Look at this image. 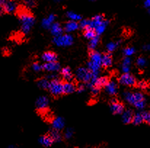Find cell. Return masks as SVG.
Masks as SVG:
<instances>
[{
	"mask_svg": "<svg viewBox=\"0 0 150 148\" xmlns=\"http://www.w3.org/2000/svg\"><path fill=\"white\" fill-rule=\"evenodd\" d=\"M90 61L88 62V70L92 73H99V69L101 66V57L99 52L94 50H91L89 53Z\"/></svg>",
	"mask_w": 150,
	"mask_h": 148,
	"instance_id": "3",
	"label": "cell"
},
{
	"mask_svg": "<svg viewBox=\"0 0 150 148\" xmlns=\"http://www.w3.org/2000/svg\"><path fill=\"white\" fill-rule=\"evenodd\" d=\"M54 1H55V2H60V1H61L62 0H54Z\"/></svg>",
	"mask_w": 150,
	"mask_h": 148,
	"instance_id": "45",
	"label": "cell"
},
{
	"mask_svg": "<svg viewBox=\"0 0 150 148\" xmlns=\"http://www.w3.org/2000/svg\"><path fill=\"white\" fill-rule=\"evenodd\" d=\"M119 82L120 84L127 86H134L136 85V79L134 76L129 73L123 74L120 77Z\"/></svg>",
	"mask_w": 150,
	"mask_h": 148,
	"instance_id": "7",
	"label": "cell"
},
{
	"mask_svg": "<svg viewBox=\"0 0 150 148\" xmlns=\"http://www.w3.org/2000/svg\"><path fill=\"white\" fill-rule=\"evenodd\" d=\"M16 11L18 12V16L21 23V31L23 34H28L35 21L34 15L24 7H20L19 8L18 7Z\"/></svg>",
	"mask_w": 150,
	"mask_h": 148,
	"instance_id": "1",
	"label": "cell"
},
{
	"mask_svg": "<svg viewBox=\"0 0 150 148\" xmlns=\"http://www.w3.org/2000/svg\"><path fill=\"white\" fill-rule=\"evenodd\" d=\"M76 76L79 81L88 83L92 79L93 74L88 68H79L76 71Z\"/></svg>",
	"mask_w": 150,
	"mask_h": 148,
	"instance_id": "6",
	"label": "cell"
},
{
	"mask_svg": "<svg viewBox=\"0 0 150 148\" xmlns=\"http://www.w3.org/2000/svg\"><path fill=\"white\" fill-rule=\"evenodd\" d=\"M67 16L68 18H69L71 20H74V21H78V20H82V16L80 15L74 13V12L69 11L67 13Z\"/></svg>",
	"mask_w": 150,
	"mask_h": 148,
	"instance_id": "31",
	"label": "cell"
},
{
	"mask_svg": "<svg viewBox=\"0 0 150 148\" xmlns=\"http://www.w3.org/2000/svg\"><path fill=\"white\" fill-rule=\"evenodd\" d=\"M99 41H100V37L98 35H96L94 38H93L92 39H91L89 44H88V48H89L90 51L94 50L96 47L98 46Z\"/></svg>",
	"mask_w": 150,
	"mask_h": 148,
	"instance_id": "29",
	"label": "cell"
},
{
	"mask_svg": "<svg viewBox=\"0 0 150 148\" xmlns=\"http://www.w3.org/2000/svg\"><path fill=\"white\" fill-rule=\"evenodd\" d=\"M105 20V17L103 15H97L95 17L93 18L91 20V27L94 29L96 26L97 25L99 24L100 23H101L103 20Z\"/></svg>",
	"mask_w": 150,
	"mask_h": 148,
	"instance_id": "25",
	"label": "cell"
},
{
	"mask_svg": "<svg viewBox=\"0 0 150 148\" xmlns=\"http://www.w3.org/2000/svg\"><path fill=\"white\" fill-rule=\"evenodd\" d=\"M85 89V86L83 84V83H80V84L78 85L77 86H76V90L77 91V92H79V93H81V92H84Z\"/></svg>",
	"mask_w": 150,
	"mask_h": 148,
	"instance_id": "41",
	"label": "cell"
},
{
	"mask_svg": "<svg viewBox=\"0 0 150 148\" xmlns=\"http://www.w3.org/2000/svg\"><path fill=\"white\" fill-rule=\"evenodd\" d=\"M96 33L95 30L93 28H91V26H88L87 28H85L84 29V36L85 38H86L87 39H92L93 38L96 36Z\"/></svg>",
	"mask_w": 150,
	"mask_h": 148,
	"instance_id": "24",
	"label": "cell"
},
{
	"mask_svg": "<svg viewBox=\"0 0 150 148\" xmlns=\"http://www.w3.org/2000/svg\"><path fill=\"white\" fill-rule=\"evenodd\" d=\"M61 74L66 81H72L73 79H74V76H73L69 67H65V68H62Z\"/></svg>",
	"mask_w": 150,
	"mask_h": 148,
	"instance_id": "18",
	"label": "cell"
},
{
	"mask_svg": "<svg viewBox=\"0 0 150 148\" xmlns=\"http://www.w3.org/2000/svg\"><path fill=\"white\" fill-rule=\"evenodd\" d=\"M122 121L125 124H129L132 123V120H133V111L131 109H128V110H125V112L122 113Z\"/></svg>",
	"mask_w": 150,
	"mask_h": 148,
	"instance_id": "17",
	"label": "cell"
},
{
	"mask_svg": "<svg viewBox=\"0 0 150 148\" xmlns=\"http://www.w3.org/2000/svg\"><path fill=\"white\" fill-rule=\"evenodd\" d=\"M48 134H50V137H52L53 142H61V140H62V136H61L59 131H57V130L52 128V130H50V132H49Z\"/></svg>",
	"mask_w": 150,
	"mask_h": 148,
	"instance_id": "26",
	"label": "cell"
},
{
	"mask_svg": "<svg viewBox=\"0 0 150 148\" xmlns=\"http://www.w3.org/2000/svg\"><path fill=\"white\" fill-rule=\"evenodd\" d=\"M142 119H143V121L145 123L149 124L150 123V113L149 111H144L142 113Z\"/></svg>",
	"mask_w": 150,
	"mask_h": 148,
	"instance_id": "36",
	"label": "cell"
},
{
	"mask_svg": "<svg viewBox=\"0 0 150 148\" xmlns=\"http://www.w3.org/2000/svg\"><path fill=\"white\" fill-rule=\"evenodd\" d=\"M73 133H74V131H73L72 128H68V129L66 131L64 137H65V138L67 139H70L71 137H72Z\"/></svg>",
	"mask_w": 150,
	"mask_h": 148,
	"instance_id": "40",
	"label": "cell"
},
{
	"mask_svg": "<svg viewBox=\"0 0 150 148\" xmlns=\"http://www.w3.org/2000/svg\"><path fill=\"white\" fill-rule=\"evenodd\" d=\"M90 1H96V0H90Z\"/></svg>",
	"mask_w": 150,
	"mask_h": 148,
	"instance_id": "46",
	"label": "cell"
},
{
	"mask_svg": "<svg viewBox=\"0 0 150 148\" xmlns=\"http://www.w3.org/2000/svg\"><path fill=\"white\" fill-rule=\"evenodd\" d=\"M123 95L127 102L134 105L139 110H142L146 106V100L141 92H125Z\"/></svg>",
	"mask_w": 150,
	"mask_h": 148,
	"instance_id": "2",
	"label": "cell"
},
{
	"mask_svg": "<svg viewBox=\"0 0 150 148\" xmlns=\"http://www.w3.org/2000/svg\"><path fill=\"white\" fill-rule=\"evenodd\" d=\"M39 141H40V144H42V145L45 146V147H50V146L52 144V143L54 142L52 137H50L49 134H45V135L40 137Z\"/></svg>",
	"mask_w": 150,
	"mask_h": 148,
	"instance_id": "22",
	"label": "cell"
},
{
	"mask_svg": "<svg viewBox=\"0 0 150 148\" xmlns=\"http://www.w3.org/2000/svg\"><path fill=\"white\" fill-rule=\"evenodd\" d=\"M10 148H16V147H10Z\"/></svg>",
	"mask_w": 150,
	"mask_h": 148,
	"instance_id": "47",
	"label": "cell"
},
{
	"mask_svg": "<svg viewBox=\"0 0 150 148\" xmlns=\"http://www.w3.org/2000/svg\"><path fill=\"white\" fill-rule=\"evenodd\" d=\"M76 90V86L72 82H63V94L69 95L74 92Z\"/></svg>",
	"mask_w": 150,
	"mask_h": 148,
	"instance_id": "11",
	"label": "cell"
},
{
	"mask_svg": "<svg viewBox=\"0 0 150 148\" xmlns=\"http://www.w3.org/2000/svg\"><path fill=\"white\" fill-rule=\"evenodd\" d=\"M48 90L54 97H58L64 95L63 94V82L58 79H54L50 81Z\"/></svg>",
	"mask_w": 150,
	"mask_h": 148,
	"instance_id": "4",
	"label": "cell"
},
{
	"mask_svg": "<svg viewBox=\"0 0 150 148\" xmlns=\"http://www.w3.org/2000/svg\"><path fill=\"white\" fill-rule=\"evenodd\" d=\"M104 88L109 95H115L117 92V85L115 81H109Z\"/></svg>",
	"mask_w": 150,
	"mask_h": 148,
	"instance_id": "15",
	"label": "cell"
},
{
	"mask_svg": "<svg viewBox=\"0 0 150 148\" xmlns=\"http://www.w3.org/2000/svg\"><path fill=\"white\" fill-rule=\"evenodd\" d=\"M78 28H79V23H77V22L74 21V20H69L66 23L64 30L66 32L70 33L76 31Z\"/></svg>",
	"mask_w": 150,
	"mask_h": 148,
	"instance_id": "21",
	"label": "cell"
},
{
	"mask_svg": "<svg viewBox=\"0 0 150 148\" xmlns=\"http://www.w3.org/2000/svg\"><path fill=\"white\" fill-rule=\"evenodd\" d=\"M143 119H142V113H137L136 114L133 115V120H132V123L134 125H140L143 123Z\"/></svg>",
	"mask_w": 150,
	"mask_h": 148,
	"instance_id": "30",
	"label": "cell"
},
{
	"mask_svg": "<svg viewBox=\"0 0 150 148\" xmlns=\"http://www.w3.org/2000/svg\"><path fill=\"white\" fill-rule=\"evenodd\" d=\"M136 86H138V88L142 89V90H146L148 89V87H149V84H148L147 82L144 80L136 83Z\"/></svg>",
	"mask_w": 150,
	"mask_h": 148,
	"instance_id": "34",
	"label": "cell"
},
{
	"mask_svg": "<svg viewBox=\"0 0 150 148\" xmlns=\"http://www.w3.org/2000/svg\"><path fill=\"white\" fill-rule=\"evenodd\" d=\"M112 65V55L110 52L103 54L101 57V66L107 68Z\"/></svg>",
	"mask_w": 150,
	"mask_h": 148,
	"instance_id": "13",
	"label": "cell"
},
{
	"mask_svg": "<svg viewBox=\"0 0 150 148\" xmlns=\"http://www.w3.org/2000/svg\"><path fill=\"white\" fill-rule=\"evenodd\" d=\"M42 59L45 62H57L58 60V55L55 52L52 51H47L43 53L42 55Z\"/></svg>",
	"mask_w": 150,
	"mask_h": 148,
	"instance_id": "12",
	"label": "cell"
},
{
	"mask_svg": "<svg viewBox=\"0 0 150 148\" xmlns=\"http://www.w3.org/2000/svg\"><path fill=\"white\" fill-rule=\"evenodd\" d=\"M149 44H148V45H145L144 47V50H146V51H147V50H149Z\"/></svg>",
	"mask_w": 150,
	"mask_h": 148,
	"instance_id": "43",
	"label": "cell"
},
{
	"mask_svg": "<svg viewBox=\"0 0 150 148\" xmlns=\"http://www.w3.org/2000/svg\"><path fill=\"white\" fill-rule=\"evenodd\" d=\"M32 68L34 71L39 72V71H40L41 70H42V65L40 62H34L32 65Z\"/></svg>",
	"mask_w": 150,
	"mask_h": 148,
	"instance_id": "39",
	"label": "cell"
},
{
	"mask_svg": "<svg viewBox=\"0 0 150 148\" xmlns=\"http://www.w3.org/2000/svg\"><path fill=\"white\" fill-rule=\"evenodd\" d=\"M50 29L51 34H52V35L54 36V37L61 35L63 34V31H64V28L58 23H52L51 25Z\"/></svg>",
	"mask_w": 150,
	"mask_h": 148,
	"instance_id": "16",
	"label": "cell"
},
{
	"mask_svg": "<svg viewBox=\"0 0 150 148\" xmlns=\"http://www.w3.org/2000/svg\"><path fill=\"white\" fill-rule=\"evenodd\" d=\"M24 3L28 8H33L37 6V1L35 0H24Z\"/></svg>",
	"mask_w": 150,
	"mask_h": 148,
	"instance_id": "38",
	"label": "cell"
},
{
	"mask_svg": "<svg viewBox=\"0 0 150 148\" xmlns=\"http://www.w3.org/2000/svg\"><path fill=\"white\" fill-rule=\"evenodd\" d=\"M42 69L48 72H55L60 70V65L58 62H45L42 65Z\"/></svg>",
	"mask_w": 150,
	"mask_h": 148,
	"instance_id": "14",
	"label": "cell"
},
{
	"mask_svg": "<svg viewBox=\"0 0 150 148\" xmlns=\"http://www.w3.org/2000/svg\"><path fill=\"white\" fill-rule=\"evenodd\" d=\"M108 23H109V21L105 19L104 20H103L101 23H100L99 24L97 25L94 28V30H95V31H96V33L97 35L99 36V35H100V34H102L103 32H104V31H105V29H106V26H107Z\"/></svg>",
	"mask_w": 150,
	"mask_h": 148,
	"instance_id": "23",
	"label": "cell"
},
{
	"mask_svg": "<svg viewBox=\"0 0 150 148\" xmlns=\"http://www.w3.org/2000/svg\"><path fill=\"white\" fill-rule=\"evenodd\" d=\"M55 18H56V15L54 14H50L46 18H44L42 22V25L43 28H46V29H49L50 28L51 25L54 23Z\"/></svg>",
	"mask_w": 150,
	"mask_h": 148,
	"instance_id": "20",
	"label": "cell"
},
{
	"mask_svg": "<svg viewBox=\"0 0 150 148\" xmlns=\"http://www.w3.org/2000/svg\"><path fill=\"white\" fill-rule=\"evenodd\" d=\"M5 1H6V0H0V6H1V4H2L3 3H4Z\"/></svg>",
	"mask_w": 150,
	"mask_h": 148,
	"instance_id": "44",
	"label": "cell"
},
{
	"mask_svg": "<svg viewBox=\"0 0 150 148\" xmlns=\"http://www.w3.org/2000/svg\"><path fill=\"white\" fill-rule=\"evenodd\" d=\"M14 1H15V0H14Z\"/></svg>",
	"mask_w": 150,
	"mask_h": 148,
	"instance_id": "48",
	"label": "cell"
},
{
	"mask_svg": "<svg viewBox=\"0 0 150 148\" xmlns=\"http://www.w3.org/2000/svg\"><path fill=\"white\" fill-rule=\"evenodd\" d=\"M49 84H50V81L46 78H42L37 81V85L39 87L45 90H48Z\"/></svg>",
	"mask_w": 150,
	"mask_h": 148,
	"instance_id": "28",
	"label": "cell"
},
{
	"mask_svg": "<svg viewBox=\"0 0 150 148\" xmlns=\"http://www.w3.org/2000/svg\"><path fill=\"white\" fill-rule=\"evenodd\" d=\"M135 49L132 47H126V48L123 50V54L126 57H130L133 55L135 53Z\"/></svg>",
	"mask_w": 150,
	"mask_h": 148,
	"instance_id": "35",
	"label": "cell"
},
{
	"mask_svg": "<svg viewBox=\"0 0 150 148\" xmlns=\"http://www.w3.org/2000/svg\"><path fill=\"white\" fill-rule=\"evenodd\" d=\"M130 64H131V60L129 57H125L122 61V70L124 74L129 73L130 69Z\"/></svg>",
	"mask_w": 150,
	"mask_h": 148,
	"instance_id": "27",
	"label": "cell"
},
{
	"mask_svg": "<svg viewBox=\"0 0 150 148\" xmlns=\"http://www.w3.org/2000/svg\"><path fill=\"white\" fill-rule=\"evenodd\" d=\"M49 105V99L45 96L40 97L36 101V107L40 111L45 110Z\"/></svg>",
	"mask_w": 150,
	"mask_h": 148,
	"instance_id": "10",
	"label": "cell"
},
{
	"mask_svg": "<svg viewBox=\"0 0 150 148\" xmlns=\"http://www.w3.org/2000/svg\"><path fill=\"white\" fill-rule=\"evenodd\" d=\"M3 13H7L11 14L16 11L18 8L17 4L15 2L14 0H6L4 3L1 5Z\"/></svg>",
	"mask_w": 150,
	"mask_h": 148,
	"instance_id": "9",
	"label": "cell"
},
{
	"mask_svg": "<svg viewBox=\"0 0 150 148\" xmlns=\"http://www.w3.org/2000/svg\"><path fill=\"white\" fill-rule=\"evenodd\" d=\"M110 108L113 114L120 115L124 112L125 106L116 98H113L110 101Z\"/></svg>",
	"mask_w": 150,
	"mask_h": 148,
	"instance_id": "8",
	"label": "cell"
},
{
	"mask_svg": "<svg viewBox=\"0 0 150 148\" xmlns=\"http://www.w3.org/2000/svg\"><path fill=\"white\" fill-rule=\"evenodd\" d=\"M150 6V1L149 0H145L144 1V7H146V8L149 9Z\"/></svg>",
	"mask_w": 150,
	"mask_h": 148,
	"instance_id": "42",
	"label": "cell"
},
{
	"mask_svg": "<svg viewBox=\"0 0 150 148\" xmlns=\"http://www.w3.org/2000/svg\"><path fill=\"white\" fill-rule=\"evenodd\" d=\"M136 65L140 68H144L146 65V60L144 57H139L136 61Z\"/></svg>",
	"mask_w": 150,
	"mask_h": 148,
	"instance_id": "33",
	"label": "cell"
},
{
	"mask_svg": "<svg viewBox=\"0 0 150 148\" xmlns=\"http://www.w3.org/2000/svg\"><path fill=\"white\" fill-rule=\"evenodd\" d=\"M74 38L70 34H61L58 36L54 37L53 43L58 47H69L73 44Z\"/></svg>",
	"mask_w": 150,
	"mask_h": 148,
	"instance_id": "5",
	"label": "cell"
},
{
	"mask_svg": "<svg viewBox=\"0 0 150 148\" xmlns=\"http://www.w3.org/2000/svg\"><path fill=\"white\" fill-rule=\"evenodd\" d=\"M64 125H65L64 120L61 117L56 118L52 122V128L57 130V131H60V130L63 129L64 127Z\"/></svg>",
	"mask_w": 150,
	"mask_h": 148,
	"instance_id": "19",
	"label": "cell"
},
{
	"mask_svg": "<svg viewBox=\"0 0 150 148\" xmlns=\"http://www.w3.org/2000/svg\"><path fill=\"white\" fill-rule=\"evenodd\" d=\"M120 41H112V42L109 43L106 46V49H107L108 52H112L115 50H116V49L117 48V47L119 46Z\"/></svg>",
	"mask_w": 150,
	"mask_h": 148,
	"instance_id": "32",
	"label": "cell"
},
{
	"mask_svg": "<svg viewBox=\"0 0 150 148\" xmlns=\"http://www.w3.org/2000/svg\"><path fill=\"white\" fill-rule=\"evenodd\" d=\"M79 26L82 29H85L87 27L91 26V20H88V19L82 20L80 21V23H79Z\"/></svg>",
	"mask_w": 150,
	"mask_h": 148,
	"instance_id": "37",
	"label": "cell"
}]
</instances>
